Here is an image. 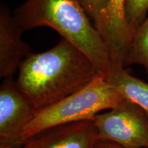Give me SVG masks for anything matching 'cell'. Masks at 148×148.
<instances>
[{"label": "cell", "mask_w": 148, "mask_h": 148, "mask_svg": "<svg viewBox=\"0 0 148 148\" xmlns=\"http://www.w3.org/2000/svg\"><path fill=\"white\" fill-rule=\"evenodd\" d=\"M99 74L87 56L62 38L49 50L24 58L15 83L36 110L78 91Z\"/></svg>", "instance_id": "obj_1"}, {"label": "cell", "mask_w": 148, "mask_h": 148, "mask_svg": "<svg viewBox=\"0 0 148 148\" xmlns=\"http://www.w3.org/2000/svg\"><path fill=\"white\" fill-rule=\"evenodd\" d=\"M13 16L23 32L42 26L55 29L87 56L101 74L108 73V46L77 0H27Z\"/></svg>", "instance_id": "obj_2"}, {"label": "cell", "mask_w": 148, "mask_h": 148, "mask_svg": "<svg viewBox=\"0 0 148 148\" xmlns=\"http://www.w3.org/2000/svg\"><path fill=\"white\" fill-rule=\"evenodd\" d=\"M127 99L99 74L88 85L58 102L35 111L23 132L24 142L52 127L93 120L103 110L123 105Z\"/></svg>", "instance_id": "obj_3"}, {"label": "cell", "mask_w": 148, "mask_h": 148, "mask_svg": "<svg viewBox=\"0 0 148 148\" xmlns=\"http://www.w3.org/2000/svg\"><path fill=\"white\" fill-rule=\"evenodd\" d=\"M93 121L98 140H110L125 148H148V116L131 101L97 114Z\"/></svg>", "instance_id": "obj_4"}, {"label": "cell", "mask_w": 148, "mask_h": 148, "mask_svg": "<svg viewBox=\"0 0 148 148\" xmlns=\"http://www.w3.org/2000/svg\"><path fill=\"white\" fill-rule=\"evenodd\" d=\"M36 110L18 89L12 77L0 86V148H19L24 129Z\"/></svg>", "instance_id": "obj_5"}, {"label": "cell", "mask_w": 148, "mask_h": 148, "mask_svg": "<svg viewBox=\"0 0 148 148\" xmlns=\"http://www.w3.org/2000/svg\"><path fill=\"white\" fill-rule=\"evenodd\" d=\"M98 140L93 120L59 125L32 136L19 148H92Z\"/></svg>", "instance_id": "obj_6"}, {"label": "cell", "mask_w": 148, "mask_h": 148, "mask_svg": "<svg viewBox=\"0 0 148 148\" xmlns=\"http://www.w3.org/2000/svg\"><path fill=\"white\" fill-rule=\"evenodd\" d=\"M23 32L6 5L0 9V77H12L31 48L21 39Z\"/></svg>", "instance_id": "obj_7"}, {"label": "cell", "mask_w": 148, "mask_h": 148, "mask_svg": "<svg viewBox=\"0 0 148 148\" xmlns=\"http://www.w3.org/2000/svg\"><path fill=\"white\" fill-rule=\"evenodd\" d=\"M125 0H110L103 39L108 46L111 64L124 66L134 33L125 16Z\"/></svg>", "instance_id": "obj_8"}, {"label": "cell", "mask_w": 148, "mask_h": 148, "mask_svg": "<svg viewBox=\"0 0 148 148\" xmlns=\"http://www.w3.org/2000/svg\"><path fill=\"white\" fill-rule=\"evenodd\" d=\"M106 78L127 100L139 106L148 116L147 83L132 76L122 66L111 65Z\"/></svg>", "instance_id": "obj_9"}, {"label": "cell", "mask_w": 148, "mask_h": 148, "mask_svg": "<svg viewBox=\"0 0 148 148\" xmlns=\"http://www.w3.org/2000/svg\"><path fill=\"white\" fill-rule=\"evenodd\" d=\"M140 64L148 74V15L135 31L125 57L124 66Z\"/></svg>", "instance_id": "obj_10"}, {"label": "cell", "mask_w": 148, "mask_h": 148, "mask_svg": "<svg viewBox=\"0 0 148 148\" xmlns=\"http://www.w3.org/2000/svg\"><path fill=\"white\" fill-rule=\"evenodd\" d=\"M90 18L93 22L102 38L105 35L107 10L110 0H77ZM104 40V39H103Z\"/></svg>", "instance_id": "obj_11"}, {"label": "cell", "mask_w": 148, "mask_h": 148, "mask_svg": "<svg viewBox=\"0 0 148 148\" xmlns=\"http://www.w3.org/2000/svg\"><path fill=\"white\" fill-rule=\"evenodd\" d=\"M125 16L134 34L148 15V0H125Z\"/></svg>", "instance_id": "obj_12"}, {"label": "cell", "mask_w": 148, "mask_h": 148, "mask_svg": "<svg viewBox=\"0 0 148 148\" xmlns=\"http://www.w3.org/2000/svg\"><path fill=\"white\" fill-rule=\"evenodd\" d=\"M92 148H125L119 144L106 140H97Z\"/></svg>", "instance_id": "obj_13"}]
</instances>
